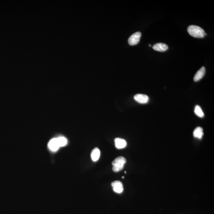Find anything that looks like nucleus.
Wrapping results in <instances>:
<instances>
[{
	"label": "nucleus",
	"mask_w": 214,
	"mask_h": 214,
	"mask_svg": "<svg viewBox=\"0 0 214 214\" xmlns=\"http://www.w3.org/2000/svg\"><path fill=\"white\" fill-rule=\"evenodd\" d=\"M187 31L189 35L195 38H203L206 35L202 28L197 25H191L188 26Z\"/></svg>",
	"instance_id": "obj_1"
},
{
	"label": "nucleus",
	"mask_w": 214,
	"mask_h": 214,
	"mask_svg": "<svg viewBox=\"0 0 214 214\" xmlns=\"http://www.w3.org/2000/svg\"><path fill=\"white\" fill-rule=\"evenodd\" d=\"M126 162V160L123 157L120 156L116 158L112 162L113 170L115 172L121 171L123 169Z\"/></svg>",
	"instance_id": "obj_2"
},
{
	"label": "nucleus",
	"mask_w": 214,
	"mask_h": 214,
	"mask_svg": "<svg viewBox=\"0 0 214 214\" xmlns=\"http://www.w3.org/2000/svg\"><path fill=\"white\" fill-rule=\"evenodd\" d=\"M141 36L140 32H137L132 34L129 37L128 39V43L131 46L137 45L139 42Z\"/></svg>",
	"instance_id": "obj_3"
},
{
	"label": "nucleus",
	"mask_w": 214,
	"mask_h": 214,
	"mask_svg": "<svg viewBox=\"0 0 214 214\" xmlns=\"http://www.w3.org/2000/svg\"><path fill=\"white\" fill-rule=\"evenodd\" d=\"M134 99L136 102L140 104L147 103L149 100L147 95L141 94H136L134 96Z\"/></svg>",
	"instance_id": "obj_4"
},
{
	"label": "nucleus",
	"mask_w": 214,
	"mask_h": 214,
	"mask_svg": "<svg viewBox=\"0 0 214 214\" xmlns=\"http://www.w3.org/2000/svg\"><path fill=\"white\" fill-rule=\"evenodd\" d=\"M48 147L52 152H56L60 148L57 138H54L48 142Z\"/></svg>",
	"instance_id": "obj_5"
},
{
	"label": "nucleus",
	"mask_w": 214,
	"mask_h": 214,
	"mask_svg": "<svg viewBox=\"0 0 214 214\" xmlns=\"http://www.w3.org/2000/svg\"><path fill=\"white\" fill-rule=\"evenodd\" d=\"M113 190L115 192L121 193L123 190V185L119 181H115L112 183Z\"/></svg>",
	"instance_id": "obj_6"
},
{
	"label": "nucleus",
	"mask_w": 214,
	"mask_h": 214,
	"mask_svg": "<svg viewBox=\"0 0 214 214\" xmlns=\"http://www.w3.org/2000/svg\"><path fill=\"white\" fill-rule=\"evenodd\" d=\"M168 46L166 44L163 43H158L153 47V48L155 51H159V52H165L168 49Z\"/></svg>",
	"instance_id": "obj_7"
},
{
	"label": "nucleus",
	"mask_w": 214,
	"mask_h": 214,
	"mask_svg": "<svg viewBox=\"0 0 214 214\" xmlns=\"http://www.w3.org/2000/svg\"><path fill=\"white\" fill-rule=\"evenodd\" d=\"M205 74V68L204 67H202L197 72L194 78V80L195 82H197L202 79L204 76Z\"/></svg>",
	"instance_id": "obj_8"
},
{
	"label": "nucleus",
	"mask_w": 214,
	"mask_h": 214,
	"mask_svg": "<svg viewBox=\"0 0 214 214\" xmlns=\"http://www.w3.org/2000/svg\"><path fill=\"white\" fill-rule=\"evenodd\" d=\"M115 145L118 149H122L127 145L126 140L121 138H116L115 140Z\"/></svg>",
	"instance_id": "obj_9"
},
{
	"label": "nucleus",
	"mask_w": 214,
	"mask_h": 214,
	"mask_svg": "<svg viewBox=\"0 0 214 214\" xmlns=\"http://www.w3.org/2000/svg\"><path fill=\"white\" fill-rule=\"evenodd\" d=\"M100 155V149L97 148H94L92 150L91 154V157L94 162H96L99 159Z\"/></svg>",
	"instance_id": "obj_10"
},
{
	"label": "nucleus",
	"mask_w": 214,
	"mask_h": 214,
	"mask_svg": "<svg viewBox=\"0 0 214 214\" xmlns=\"http://www.w3.org/2000/svg\"><path fill=\"white\" fill-rule=\"evenodd\" d=\"M193 135L195 138L201 139L203 135V129L201 127H198L194 130Z\"/></svg>",
	"instance_id": "obj_11"
},
{
	"label": "nucleus",
	"mask_w": 214,
	"mask_h": 214,
	"mask_svg": "<svg viewBox=\"0 0 214 214\" xmlns=\"http://www.w3.org/2000/svg\"><path fill=\"white\" fill-rule=\"evenodd\" d=\"M57 139L60 147L65 146L68 143V140H67L66 138L64 136L59 137L57 138Z\"/></svg>",
	"instance_id": "obj_12"
},
{
	"label": "nucleus",
	"mask_w": 214,
	"mask_h": 214,
	"mask_svg": "<svg viewBox=\"0 0 214 214\" xmlns=\"http://www.w3.org/2000/svg\"><path fill=\"white\" fill-rule=\"evenodd\" d=\"M194 112L200 118H203L204 116L203 112L201 109V107L199 105H197L195 106L194 109Z\"/></svg>",
	"instance_id": "obj_13"
},
{
	"label": "nucleus",
	"mask_w": 214,
	"mask_h": 214,
	"mask_svg": "<svg viewBox=\"0 0 214 214\" xmlns=\"http://www.w3.org/2000/svg\"><path fill=\"white\" fill-rule=\"evenodd\" d=\"M149 45V47H151V45Z\"/></svg>",
	"instance_id": "obj_14"
},
{
	"label": "nucleus",
	"mask_w": 214,
	"mask_h": 214,
	"mask_svg": "<svg viewBox=\"0 0 214 214\" xmlns=\"http://www.w3.org/2000/svg\"><path fill=\"white\" fill-rule=\"evenodd\" d=\"M122 178H124V177H122Z\"/></svg>",
	"instance_id": "obj_15"
}]
</instances>
